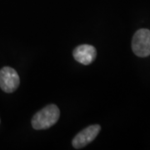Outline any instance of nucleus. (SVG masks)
Wrapping results in <instances>:
<instances>
[{"instance_id":"39448f33","label":"nucleus","mask_w":150,"mask_h":150,"mask_svg":"<svg viewBox=\"0 0 150 150\" xmlns=\"http://www.w3.org/2000/svg\"><path fill=\"white\" fill-rule=\"evenodd\" d=\"M74 58L76 61L83 65H88L96 58V49L88 44L79 45L74 50Z\"/></svg>"},{"instance_id":"f03ea898","label":"nucleus","mask_w":150,"mask_h":150,"mask_svg":"<svg viewBox=\"0 0 150 150\" xmlns=\"http://www.w3.org/2000/svg\"><path fill=\"white\" fill-rule=\"evenodd\" d=\"M132 49L135 55L145 58L150 55V30L141 28L134 33Z\"/></svg>"},{"instance_id":"20e7f679","label":"nucleus","mask_w":150,"mask_h":150,"mask_svg":"<svg viewBox=\"0 0 150 150\" xmlns=\"http://www.w3.org/2000/svg\"><path fill=\"white\" fill-rule=\"evenodd\" d=\"M100 130H101V127L98 124L90 125L87 127L86 129L81 131L80 133H79L75 136L74 139H73V146L77 149L85 147L86 145L90 144L95 139L98 134H99Z\"/></svg>"},{"instance_id":"f257e3e1","label":"nucleus","mask_w":150,"mask_h":150,"mask_svg":"<svg viewBox=\"0 0 150 150\" xmlns=\"http://www.w3.org/2000/svg\"><path fill=\"white\" fill-rule=\"evenodd\" d=\"M60 111L54 104H49L34 114L32 118V126L34 129H47L58 122Z\"/></svg>"},{"instance_id":"7ed1b4c3","label":"nucleus","mask_w":150,"mask_h":150,"mask_svg":"<svg viewBox=\"0 0 150 150\" xmlns=\"http://www.w3.org/2000/svg\"><path fill=\"white\" fill-rule=\"evenodd\" d=\"M20 79L15 69L4 67L0 70V88L6 93H13L19 86Z\"/></svg>"}]
</instances>
